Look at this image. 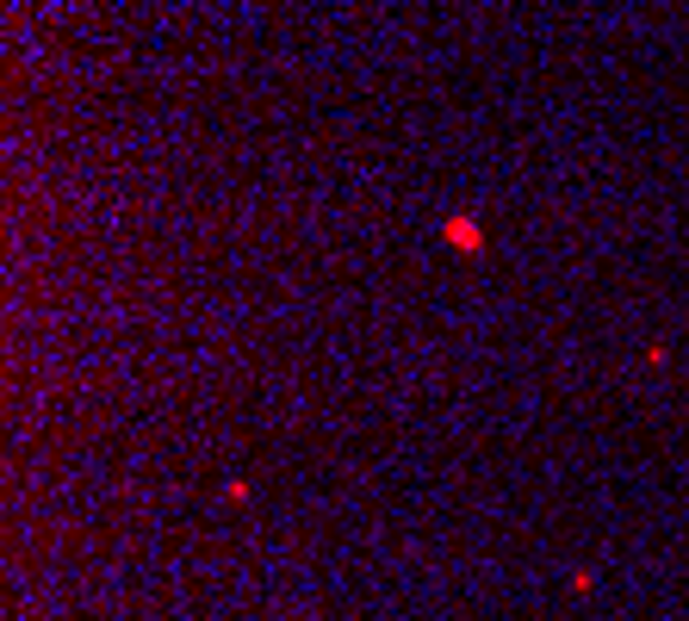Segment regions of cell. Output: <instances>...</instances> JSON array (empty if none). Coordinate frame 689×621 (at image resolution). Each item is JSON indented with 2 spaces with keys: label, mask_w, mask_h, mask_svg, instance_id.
<instances>
[{
  "label": "cell",
  "mask_w": 689,
  "mask_h": 621,
  "mask_svg": "<svg viewBox=\"0 0 689 621\" xmlns=\"http://www.w3.org/2000/svg\"><path fill=\"white\" fill-rule=\"evenodd\" d=\"M441 236H447L459 255H479L484 249V224H479V218H447V224H441Z\"/></svg>",
  "instance_id": "1"
}]
</instances>
